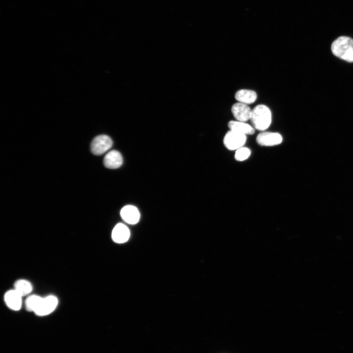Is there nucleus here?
Listing matches in <instances>:
<instances>
[{
    "instance_id": "obj_11",
    "label": "nucleus",
    "mask_w": 353,
    "mask_h": 353,
    "mask_svg": "<svg viewBox=\"0 0 353 353\" xmlns=\"http://www.w3.org/2000/svg\"><path fill=\"white\" fill-rule=\"evenodd\" d=\"M111 236L113 240L116 243H125L129 238L130 231L125 225L119 223L113 229Z\"/></svg>"
},
{
    "instance_id": "obj_3",
    "label": "nucleus",
    "mask_w": 353,
    "mask_h": 353,
    "mask_svg": "<svg viewBox=\"0 0 353 353\" xmlns=\"http://www.w3.org/2000/svg\"><path fill=\"white\" fill-rule=\"evenodd\" d=\"M112 145V140L109 136L100 135L93 139L90 146L91 151L93 154L100 155L110 149Z\"/></svg>"
},
{
    "instance_id": "obj_7",
    "label": "nucleus",
    "mask_w": 353,
    "mask_h": 353,
    "mask_svg": "<svg viewBox=\"0 0 353 353\" xmlns=\"http://www.w3.org/2000/svg\"><path fill=\"white\" fill-rule=\"evenodd\" d=\"M231 112L237 121L245 122L251 119L252 110L247 104L239 102L232 105Z\"/></svg>"
},
{
    "instance_id": "obj_12",
    "label": "nucleus",
    "mask_w": 353,
    "mask_h": 353,
    "mask_svg": "<svg viewBox=\"0 0 353 353\" xmlns=\"http://www.w3.org/2000/svg\"><path fill=\"white\" fill-rule=\"evenodd\" d=\"M230 130L245 134L252 135L254 132V128L244 122L230 121L228 123Z\"/></svg>"
},
{
    "instance_id": "obj_13",
    "label": "nucleus",
    "mask_w": 353,
    "mask_h": 353,
    "mask_svg": "<svg viewBox=\"0 0 353 353\" xmlns=\"http://www.w3.org/2000/svg\"><path fill=\"white\" fill-rule=\"evenodd\" d=\"M235 98L239 102L248 104L252 103L255 101L257 95L254 91L241 89L236 93Z\"/></svg>"
},
{
    "instance_id": "obj_8",
    "label": "nucleus",
    "mask_w": 353,
    "mask_h": 353,
    "mask_svg": "<svg viewBox=\"0 0 353 353\" xmlns=\"http://www.w3.org/2000/svg\"><path fill=\"white\" fill-rule=\"evenodd\" d=\"M22 298L14 289L7 291L4 295V301L6 306L11 310H19L22 305Z\"/></svg>"
},
{
    "instance_id": "obj_9",
    "label": "nucleus",
    "mask_w": 353,
    "mask_h": 353,
    "mask_svg": "<svg viewBox=\"0 0 353 353\" xmlns=\"http://www.w3.org/2000/svg\"><path fill=\"white\" fill-rule=\"evenodd\" d=\"M123 157L120 152L116 150L109 151L104 156L103 163L108 169H117L123 164Z\"/></svg>"
},
{
    "instance_id": "obj_1",
    "label": "nucleus",
    "mask_w": 353,
    "mask_h": 353,
    "mask_svg": "<svg viewBox=\"0 0 353 353\" xmlns=\"http://www.w3.org/2000/svg\"><path fill=\"white\" fill-rule=\"evenodd\" d=\"M331 50L336 56L347 62H353V39L347 36H340L331 44Z\"/></svg>"
},
{
    "instance_id": "obj_5",
    "label": "nucleus",
    "mask_w": 353,
    "mask_h": 353,
    "mask_svg": "<svg viewBox=\"0 0 353 353\" xmlns=\"http://www.w3.org/2000/svg\"><path fill=\"white\" fill-rule=\"evenodd\" d=\"M58 304L57 298L54 295H49L43 299L34 313L39 316H45L51 313Z\"/></svg>"
},
{
    "instance_id": "obj_4",
    "label": "nucleus",
    "mask_w": 353,
    "mask_h": 353,
    "mask_svg": "<svg viewBox=\"0 0 353 353\" xmlns=\"http://www.w3.org/2000/svg\"><path fill=\"white\" fill-rule=\"evenodd\" d=\"M246 139V135L230 130L224 137V144L229 150H237L243 147Z\"/></svg>"
},
{
    "instance_id": "obj_10",
    "label": "nucleus",
    "mask_w": 353,
    "mask_h": 353,
    "mask_svg": "<svg viewBox=\"0 0 353 353\" xmlns=\"http://www.w3.org/2000/svg\"><path fill=\"white\" fill-rule=\"evenodd\" d=\"M120 214L124 221L129 224H136L140 219V213L138 209L131 205H127L123 207Z\"/></svg>"
},
{
    "instance_id": "obj_16",
    "label": "nucleus",
    "mask_w": 353,
    "mask_h": 353,
    "mask_svg": "<svg viewBox=\"0 0 353 353\" xmlns=\"http://www.w3.org/2000/svg\"><path fill=\"white\" fill-rule=\"evenodd\" d=\"M251 154V150L246 147H241L236 150L234 157L238 161L247 159Z\"/></svg>"
},
{
    "instance_id": "obj_14",
    "label": "nucleus",
    "mask_w": 353,
    "mask_h": 353,
    "mask_svg": "<svg viewBox=\"0 0 353 353\" xmlns=\"http://www.w3.org/2000/svg\"><path fill=\"white\" fill-rule=\"evenodd\" d=\"M14 289L23 297L30 295L32 291L33 286L28 280L20 279L15 282Z\"/></svg>"
},
{
    "instance_id": "obj_15",
    "label": "nucleus",
    "mask_w": 353,
    "mask_h": 353,
    "mask_svg": "<svg viewBox=\"0 0 353 353\" xmlns=\"http://www.w3.org/2000/svg\"><path fill=\"white\" fill-rule=\"evenodd\" d=\"M43 297L35 294L29 295L25 301V306L28 311L35 312Z\"/></svg>"
},
{
    "instance_id": "obj_2",
    "label": "nucleus",
    "mask_w": 353,
    "mask_h": 353,
    "mask_svg": "<svg viewBox=\"0 0 353 353\" xmlns=\"http://www.w3.org/2000/svg\"><path fill=\"white\" fill-rule=\"evenodd\" d=\"M250 120L254 128L260 131L265 130L271 124V112L267 106L257 105L252 110Z\"/></svg>"
},
{
    "instance_id": "obj_6",
    "label": "nucleus",
    "mask_w": 353,
    "mask_h": 353,
    "mask_svg": "<svg viewBox=\"0 0 353 353\" xmlns=\"http://www.w3.org/2000/svg\"><path fill=\"white\" fill-rule=\"evenodd\" d=\"M256 140L259 145L269 147L280 144L282 141V137L277 132H262L258 134Z\"/></svg>"
}]
</instances>
